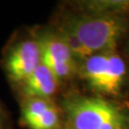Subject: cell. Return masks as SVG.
I'll return each instance as SVG.
<instances>
[{
    "label": "cell",
    "mask_w": 129,
    "mask_h": 129,
    "mask_svg": "<svg viewBox=\"0 0 129 129\" xmlns=\"http://www.w3.org/2000/svg\"><path fill=\"white\" fill-rule=\"evenodd\" d=\"M0 129H3V123H2V120H1V117H0Z\"/></svg>",
    "instance_id": "cell-11"
},
{
    "label": "cell",
    "mask_w": 129,
    "mask_h": 129,
    "mask_svg": "<svg viewBox=\"0 0 129 129\" xmlns=\"http://www.w3.org/2000/svg\"><path fill=\"white\" fill-rule=\"evenodd\" d=\"M125 73L126 66L122 58L115 52H109L107 68L100 93L117 96L120 91Z\"/></svg>",
    "instance_id": "cell-6"
},
{
    "label": "cell",
    "mask_w": 129,
    "mask_h": 129,
    "mask_svg": "<svg viewBox=\"0 0 129 129\" xmlns=\"http://www.w3.org/2000/svg\"><path fill=\"white\" fill-rule=\"evenodd\" d=\"M59 122V112L55 105H53L31 124L28 125V127L30 129H57Z\"/></svg>",
    "instance_id": "cell-10"
},
{
    "label": "cell",
    "mask_w": 129,
    "mask_h": 129,
    "mask_svg": "<svg viewBox=\"0 0 129 129\" xmlns=\"http://www.w3.org/2000/svg\"><path fill=\"white\" fill-rule=\"evenodd\" d=\"M58 79L41 62L37 69L23 82V94L27 99H47L57 89Z\"/></svg>",
    "instance_id": "cell-5"
},
{
    "label": "cell",
    "mask_w": 129,
    "mask_h": 129,
    "mask_svg": "<svg viewBox=\"0 0 129 129\" xmlns=\"http://www.w3.org/2000/svg\"><path fill=\"white\" fill-rule=\"evenodd\" d=\"M108 53L97 54L84 60L80 75L94 91L100 93L107 68Z\"/></svg>",
    "instance_id": "cell-7"
},
{
    "label": "cell",
    "mask_w": 129,
    "mask_h": 129,
    "mask_svg": "<svg viewBox=\"0 0 129 129\" xmlns=\"http://www.w3.org/2000/svg\"><path fill=\"white\" fill-rule=\"evenodd\" d=\"M64 26L74 33L92 55L114 52L127 27L121 17L108 14L71 18Z\"/></svg>",
    "instance_id": "cell-1"
},
{
    "label": "cell",
    "mask_w": 129,
    "mask_h": 129,
    "mask_svg": "<svg viewBox=\"0 0 129 129\" xmlns=\"http://www.w3.org/2000/svg\"><path fill=\"white\" fill-rule=\"evenodd\" d=\"M73 129H126L128 119L119 107L100 98H74L64 102Z\"/></svg>",
    "instance_id": "cell-2"
},
{
    "label": "cell",
    "mask_w": 129,
    "mask_h": 129,
    "mask_svg": "<svg viewBox=\"0 0 129 129\" xmlns=\"http://www.w3.org/2000/svg\"><path fill=\"white\" fill-rule=\"evenodd\" d=\"M53 105L54 104L47 99H27L22 108V120L24 123L27 126L30 125Z\"/></svg>",
    "instance_id": "cell-8"
},
{
    "label": "cell",
    "mask_w": 129,
    "mask_h": 129,
    "mask_svg": "<svg viewBox=\"0 0 129 129\" xmlns=\"http://www.w3.org/2000/svg\"><path fill=\"white\" fill-rule=\"evenodd\" d=\"M41 64V52L38 43L25 40L12 49L6 58V70L15 82L23 83Z\"/></svg>",
    "instance_id": "cell-4"
},
{
    "label": "cell",
    "mask_w": 129,
    "mask_h": 129,
    "mask_svg": "<svg viewBox=\"0 0 129 129\" xmlns=\"http://www.w3.org/2000/svg\"><path fill=\"white\" fill-rule=\"evenodd\" d=\"M37 43L41 52V62L58 80L70 78L76 73L74 55L59 36L45 35Z\"/></svg>",
    "instance_id": "cell-3"
},
{
    "label": "cell",
    "mask_w": 129,
    "mask_h": 129,
    "mask_svg": "<svg viewBox=\"0 0 129 129\" xmlns=\"http://www.w3.org/2000/svg\"><path fill=\"white\" fill-rule=\"evenodd\" d=\"M58 36L63 39V41L66 43V45L69 47L70 51L72 52V54L74 55L75 57H79L81 59L85 60L89 56L92 55L85 48V46L81 43V41L75 36L74 33L66 26L63 25L62 27H60Z\"/></svg>",
    "instance_id": "cell-9"
}]
</instances>
